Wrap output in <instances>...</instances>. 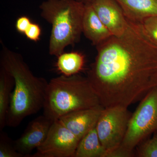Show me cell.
<instances>
[{"label": "cell", "instance_id": "cell-4", "mask_svg": "<svg viewBox=\"0 0 157 157\" xmlns=\"http://www.w3.org/2000/svg\"><path fill=\"white\" fill-rule=\"evenodd\" d=\"M85 5L77 0H45L40 5L41 16L52 25L50 55L57 57L79 41Z\"/></svg>", "mask_w": 157, "mask_h": 157}, {"label": "cell", "instance_id": "cell-22", "mask_svg": "<svg viewBox=\"0 0 157 157\" xmlns=\"http://www.w3.org/2000/svg\"><path fill=\"white\" fill-rule=\"evenodd\" d=\"M77 1H79V2H82L86 4V3L90 2L92 0H77Z\"/></svg>", "mask_w": 157, "mask_h": 157}, {"label": "cell", "instance_id": "cell-17", "mask_svg": "<svg viewBox=\"0 0 157 157\" xmlns=\"http://www.w3.org/2000/svg\"><path fill=\"white\" fill-rule=\"evenodd\" d=\"M139 157H157V135H154L141 145L137 151Z\"/></svg>", "mask_w": 157, "mask_h": 157}, {"label": "cell", "instance_id": "cell-20", "mask_svg": "<svg viewBox=\"0 0 157 157\" xmlns=\"http://www.w3.org/2000/svg\"><path fill=\"white\" fill-rule=\"evenodd\" d=\"M41 34L42 29L40 25L36 23L32 22L24 35L29 40L37 42L40 40Z\"/></svg>", "mask_w": 157, "mask_h": 157}, {"label": "cell", "instance_id": "cell-1", "mask_svg": "<svg viewBox=\"0 0 157 157\" xmlns=\"http://www.w3.org/2000/svg\"><path fill=\"white\" fill-rule=\"evenodd\" d=\"M96 46L87 77L105 108L128 107L157 87V45L140 23Z\"/></svg>", "mask_w": 157, "mask_h": 157}, {"label": "cell", "instance_id": "cell-11", "mask_svg": "<svg viewBox=\"0 0 157 157\" xmlns=\"http://www.w3.org/2000/svg\"><path fill=\"white\" fill-rule=\"evenodd\" d=\"M82 33L95 46L113 36L100 19L90 3H86L82 22Z\"/></svg>", "mask_w": 157, "mask_h": 157}, {"label": "cell", "instance_id": "cell-10", "mask_svg": "<svg viewBox=\"0 0 157 157\" xmlns=\"http://www.w3.org/2000/svg\"><path fill=\"white\" fill-rule=\"evenodd\" d=\"M105 107L101 104L70 113L58 120L79 140L94 128Z\"/></svg>", "mask_w": 157, "mask_h": 157}, {"label": "cell", "instance_id": "cell-16", "mask_svg": "<svg viewBox=\"0 0 157 157\" xmlns=\"http://www.w3.org/2000/svg\"><path fill=\"white\" fill-rule=\"evenodd\" d=\"M0 157H24L17 151L14 140L3 131L0 132Z\"/></svg>", "mask_w": 157, "mask_h": 157}, {"label": "cell", "instance_id": "cell-12", "mask_svg": "<svg viewBox=\"0 0 157 157\" xmlns=\"http://www.w3.org/2000/svg\"><path fill=\"white\" fill-rule=\"evenodd\" d=\"M127 19L140 23L144 19L157 16V0H116Z\"/></svg>", "mask_w": 157, "mask_h": 157}, {"label": "cell", "instance_id": "cell-14", "mask_svg": "<svg viewBox=\"0 0 157 157\" xmlns=\"http://www.w3.org/2000/svg\"><path fill=\"white\" fill-rule=\"evenodd\" d=\"M96 126L80 140L74 157H105L107 151L101 144Z\"/></svg>", "mask_w": 157, "mask_h": 157}, {"label": "cell", "instance_id": "cell-18", "mask_svg": "<svg viewBox=\"0 0 157 157\" xmlns=\"http://www.w3.org/2000/svg\"><path fill=\"white\" fill-rule=\"evenodd\" d=\"M141 24L151 39L157 45V16L147 17Z\"/></svg>", "mask_w": 157, "mask_h": 157}, {"label": "cell", "instance_id": "cell-19", "mask_svg": "<svg viewBox=\"0 0 157 157\" xmlns=\"http://www.w3.org/2000/svg\"><path fill=\"white\" fill-rule=\"evenodd\" d=\"M134 155L133 150L121 144L113 149L107 151L105 157H132Z\"/></svg>", "mask_w": 157, "mask_h": 157}, {"label": "cell", "instance_id": "cell-5", "mask_svg": "<svg viewBox=\"0 0 157 157\" xmlns=\"http://www.w3.org/2000/svg\"><path fill=\"white\" fill-rule=\"evenodd\" d=\"M157 131V87L151 90L140 101L129 120L121 144L134 150L147 137Z\"/></svg>", "mask_w": 157, "mask_h": 157}, {"label": "cell", "instance_id": "cell-9", "mask_svg": "<svg viewBox=\"0 0 157 157\" xmlns=\"http://www.w3.org/2000/svg\"><path fill=\"white\" fill-rule=\"evenodd\" d=\"M89 3L113 36L123 33L128 25L129 21L116 0H92Z\"/></svg>", "mask_w": 157, "mask_h": 157}, {"label": "cell", "instance_id": "cell-3", "mask_svg": "<svg viewBox=\"0 0 157 157\" xmlns=\"http://www.w3.org/2000/svg\"><path fill=\"white\" fill-rule=\"evenodd\" d=\"M100 104L87 77L62 75L48 82L42 109L43 115L55 121L70 113Z\"/></svg>", "mask_w": 157, "mask_h": 157}, {"label": "cell", "instance_id": "cell-15", "mask_svg": "<svg viewBox=\"0 0 157 157\" xmlns=\"http://www.w3.org/2000/svg\"><path fill=\"white\" fill-rule=\"evenodd\" d=\"M85 56L78 52L62 53L57 57L56 67L62 75L70 76L78 74L83 69Z\"/></svg>", "mask_w": 157, "mask_h": 157}, {"label": "cell", "instance_id": "cell-7", "mask_svg": "<svg viewBox=\"0 0 157 157\" xmlns=\"http://www.w3.org/2000/svg\"><path fill=\"white\" fill-rule=\"evenodd\" d=\"M79 141L57 120L54 121L45 141L30 157H74Z\"/></svg>", "mask_w": 157, "mask_h": 157}, {"label": "cell", "instance_id": "cell-21", "mask_svg": "<svg viewBox=\"0 0 157 157\" xmlns=\"http://www.w3.org/2000/svg\"><path fill=\"white\" fill-rule=\"evenodd\" d=\"M32 22L30 19L27 16H20L17 18L15 23L16 30L20 33L24 34Z\"/></svg>", "mask_w": 157, "mask_h": 157}, {"label": "cell", "instance_id": "cell-6", "mask_svg": "<svg viewBox=\"0 0 157 157\" xmlns=\"http://www.w3.org/2000/svg\"><path fill=\"white\" fill-rule=\"evenodd\" d=\"M128 108L121 106L106 107L100 116L96 130L107 151L117 147L123 141L132 114Z\"/></svg>", "mask_w": 157, "mask_h": 157}, {"label": "cell", "instance_id": "cell-8", "mask_svg": "<svg viewBox=\"0 0 157 157\" xmlns=\"http://www.w3.org/2000/svg\"><path fill=\"white\" fill-rule=\"evenodd\" d=\"M54 121L44 115L34 119L21 136L14 140L17 151L24 157H30L32 151L45 141Z\"/></svg>", "mask_w": 157, "mask_h": 157}, {"label": "cell", "instance_id": "cell-2", "mask_svg": "<svg viewBox=\"0 0 157 157\" xmlns=\"http://www.w3.org/2000/svg\"><path fill=\"white\" fill-rule=\"evenodd\" d=\"M0 66L14 78L6 126L16 128L29 116L43 108L48 82L32 73L21 55L2 46Z\"/></svg>", "mask_w": 157, "mask_h": 157}, {"label": "cell", "instance_id": "cell-13", "mask_svg": "<svg viewBox=\"0 0 157 157\" xmlns=\"http://www.w3.org/2000/svg\"><path fill=\"white\" fill-rule=\"evenodd\" d=\"M14 84L13 76L0 66V132L6 126V119Z\"/></svg>", "mask_w": 157, "mask_h": 157}]
</instances>
